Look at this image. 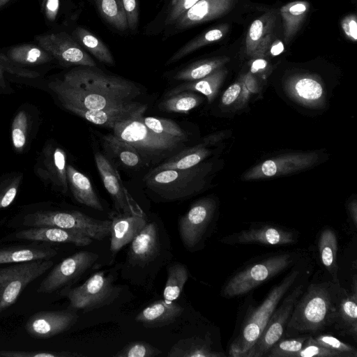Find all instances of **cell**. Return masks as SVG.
<instances>
[{
    "label": "cell",
    "mask_w": 357,
    "mask_h": 357,
    "mask_svg": "<svg viewBox=\"0 0 357 357\" xmlns=\"http://www.w3.org/2000/svg\"><path fill=\"white\" fill-rule=\"evenodd\" d=\"M50 87L62 105L85 109L117 107L134 102L141 94L132 82L85 66L73 69Z\"/></svg>",
    "instance_id": "1"
},
{
    "label": "cell",
    "mask_w": 357,
    "mask_h": 357,
    "mask_svg": "<svg viewBox=\"0 0 357 357\" xmlns=\"http://www.w3.org/2000/svg\"><path fill=\"white\" fill-rule=\"evenodd\" d=\"M341 287L331 280L310 284L294 307L284 336L313 335L332 326Z\"/></svg>",
    "instance_id": "2"
},
{
    "label": "cell",
    "mask_w": 357,
    "mask_h": 357,
    "mask_svg": "<svg viewBox=\"0 0 357 357\" xmlns=\"http://www.w3.org/2000/svg\"><path fill=\"white\" fill-rule=\"evenodd\" d=\"M305 272L302 261L291 268L286 276L271 289L259 305L247 311L227 346L229 356H244L262 333L281 300L301 280Z\"/></svg>",
    "instance_id": "3"
},
{
    "label": "cell",
    "mask_w": 357,
    "mask_h": 357,
    "mask_svg": "<svg viewBox=\"0 0 357 357\" xmlns=\"http://www.w3.org/2000/svg\"><path fill=\"white\" fill-rule=\"evenodd\" d=\"M301 250L263 255L241 267L223 284L220 294L227 298L243 296L303 261Z\"/></svg>",
    "instance_id": "4"
},
{
    "label": "cell",
    "mask_w": 357,
    "mask_h": 357,
    "mask_svg": "<svg viewBox=\"0 0 357 357\" xmlns=\"http://www.w3.org/2000/svg\"><path fill=\"white\" fill-rule=\"evenodd\" d=\"M142 116L119 122L112 130L136 149L144 165L160 163L183 149L187 141L155 132L144 123Z\"/></svg>",
    "instance_id": "5"
},
{
    "label": "cell",
    "mask_w": 357,
    "mask_h": 357,
    "mask_svg": "<svg viewBox=\"0 0 357 357\" xmlns=\"http://www.w3.org/2000/svg\"><path fill=\"white\" fill-rule=\"evenodd\" d=\"M211 167L199 163L185 169L151 170L144 178L146 188L165 201H180L199 193Z\"/></svg>",
    "instance_id": "6"
},
{
    "label": "cell",
    "mask_w": 357,
    "mask_h": 357,
    "mask_svg": "<svg viewBox=\"0 0 357 357\" xmlns=\"http://www.w3.org/2000/svg\"><path fill=\"white\" fill-rule=\"evenodd\" d=\"M24 225L53 226L70 230L102 241L111 230V220H100L77 211H40L27 215Z\"/></svg>",
    "instance_id": "7"
},
{
    "label": "cell",
    "mask_w": 357,
    "mask_h": 357,
    "mask_svg": "<svg viewBox=\"0 0 357 357\" xmlns=\"http://www.w3.org/2000/svg\"><path fill=\"white\" fill-rule=\"evenodd\" d=\"M53 264L50 259H43L0 268V312L13 305L26 287Z\"/></svg>",
    "instance_id": "8"
},
{
    "label": "cell",
    "mask_w": 357,
    "mask_h": 357,
    "mask_svg": "<svg viewBox=\"0 0 357 357\" xmlns=\"http://www.w3.org/2000/svg\"><path fill=\"white\" fill-rule=\"evenodd\" d=\"M305 288V283L302 280L287 293L274 310L259 337L243 357H263L276 342L284 337L294 307Z\"/></svg>",
    "instance_id": "9"
},
{
    "label": "cell",
    "mask_w": 357,
    "mask_h": 357,
    "mask_svg": "<svg viewBox=\"0 0 357 357\" xmlns=\"http://www.w3.org/2000/svg\"><path fill=\"white\" fill-rule=\"evenodd\" d=\"M120 291L113 284L110 277L100 271L92 275L81 285L64 289L63 295L68 298L71 309L88 312L110 303L118 296Z\"/></svg>",
    "instance_id": "10"
},
{
    "label": "cell",
    "mask_w": 357,
    "mask_h": 357,
    "mask_svg": "<svg viewBox=\"0 0 357 357\" xmlns=\"http://www.w3.org/2000/svg\"><path fill=\"white\" fill-rule=\"evenodd\" d=\"M214 199L204 197L194 202L178 220V231L184 245L194 249L204 243L212 229L216 212Z\"/></svg>",
    "instance_id": "11"
},
{
    "label": "cell",
    "mask_w": 357,
    "mask_h": 357,
    "mask_svg": "<svg viewBox=\"0 0 357 357\" xmlns=\"http://www.w3.org/2000/svg\"><path fill=\"white\" fill-rule=\"evenodd\" d=\"M298 238L299 232L296 229L273 223L257 222L247 229L222 237L220 242L231 245L284 246L298 243Z\"/></svg>",
    "instance_id": "12"
},
{
    "label": "cell",
    "mask_w": 357,
    "mask_h": 357,
    "mask_svg": "<svg viewBox=\"0 0 357 357\" xmlns=\"http://www.w3.org/2000/svg\"><path fill=\"white\" fill-rule=\"evenodd\" d=\"M98 257L96 253L89 251H79L69 256L52 269L37 292L50 294L66 287L91 268Z\"/></svg>",
    "instance_id": "13"
},
{
    "label": "cell",
    "mask_w": 357,
    "mask_h": 357,
    "mask_svg": "<svg viewBox=\"0 0 357 357\" xmlns=\"http://www.w3.org/2000/svg\"><path fill=\"white\" fill-rule=\"evenodd\" d=\"M37 40L43 50L63 65L96 67L93 59L66 33L40 36Z\"/></svg>",
    "instance_id": "14"
},
{
    "label": "cell",
    "mask_w": 357,
    "mask_h": 357,
    "mask_svg": "<svg viewBox=\"0 0 357 357\" xmlns=\"http://www.w3.org/2000/svg\"><path fill=\"white\" fill-rule=\"evenodd\" d=\"M317 160L318 155L315 153L282 155L256 165L243 178L254 180L286 175L308 168Z\"/></svg>",
    "instance_id": "15"
},
{
    "label": "cell",
    "mask_w": 357,
    "mask_h": 357,
    "mask_svg": "<svg viewBox=\"0 0 357 357\" xmlns=\"http://www.w3.org/2000/svg\"><path fill=\"white\" fill-rule=\"evenodd\" d=\"M66 166L65 151L56 144L48 142L37 160L35 172L56 190L66 194L68 189Z\"/></svg>",
    "instance_id": "16"
},
{
    "label": "cell",
    "mask_w": 357,
    "mask_h": 357,
    "mask_svg": "<svg viewBox=\"0 0 357 357\" xmlns=\"http://www.w3.org/2000/svg\"><path fill=\"white\" fill-rule=\"evenodd\" d=\"M77 319V314L70 310L40 311L29 318L25 329L33 337L47 339L69 330Z\"/></svg>",
    "instance_id": "17"
},
{
    "label": "cell",
    "mask_w": 357,
    "mask_h": 357,
    "mask_svg": "<svg viewBox=\"0 0 357 357\" xmlns=\"http://www.w3.org/2000/svg\"><path fill=\"white\" fill-rule=\"evenodd\" d=\"M63 106L93 124L111 129L119 122L143 115L147 109L146 105L137 101L105 109H85L69 105H63Z\"/></svg>",
    "instance_id": "18"
},
{
    "label": "cell",
    "mask_w": 357,
    "mask_h": 357,
    "mask_svg": "<svg viewBox=\"0 0 357 357\" xmlns=\"http://www.w3.org/2000/svg\"><path fill=\"white\" fill-rule=\"evenodd\" d=\"M94 160L103 185L112 197L119 213H132L142 212L130 205L118 172L110 160L99 151L94 153Z\"/></svg>",
    "instance_id": "19"
},
{
    "label": "cell",
    "mask_w": 357,
    "mask_h": 357,
    "mask_svg": "<svg viewBox=\"0 0 357 357\" xmlns=\"http://www.w3.org/2000/svg\"><path fill=\"white\" fill-rule=\"evenodd\" d=\"M335 330L342 336L357 340V279L353 277L351 290L341 287L337 302L335 316L333 324Z\"/></svg>",
    "instance_id": "20"
},
{
    "label": "cell",
    "mask_w": 357,
    "mask_h": 357,
    "mask_svg": "<svg viewBox=\"0 0 357 357\" xmlns=\"http://www.w3.org/2000/svg\"><path fill=\"white\" fill-rule=\"evenodd\" d=\"M110 250L116 253L141 231L147 223L142 212L121 213L111 216Z\"/></svg>",
    "instance_id": "21"
},
{
    "label": "cell",
    "mask_w": 357,
    "mask_h": 357,
    "mask_svg": "<svg viewBox=\"0 0 357 357\" xmlns=\"http://www.w3.org/2000/svg\"><path fill=\"white\" fill-rule=\"evenodd\" d=\"M20 240L59 243H73L77 246L89 245L91 238L79 233L53 226L33 227L20 230L14 234Z\"/></svg>",
    "instance_id": "22"
},
{
    "label": "cell",
    "mask_w": 357,
    "mask_h": 357,
    "mask_svg": "<svg viewBox=\"0 0 357 357\" xmlns=\"http://www.w3.org/2000/svg\"><path fill=\"white\" fill-rule=\"evenodd\" d=\"M236 0H199L176 21V27L185 29L218 18L228 13Z\"/></svg>",
    "instance_id": "23"
},
{
    "label": "cell",
    "mask_w": 357,
    "mask_h": 357,
    "mask_svg": "<svg viewBox=\"0 0 357 357\" xmlns=\"http://www.w3.org/2000/svg\"><path fill=\"white\" fill-rule=\"evenodd\" d=\"M275 20V15L268 13L252 22L245 38V52L248 55L253 57L264 56L271 44Z\"/></svg>",
    "instance_id": "24"
},
{
    "label": "cell",
    "mask_w": 357,
    "mask_h": 357,
    "mask_svg": "<svg viewBox=\"0 0 357 357\" xmlns=\"http://www.w3.org/2000/svg\"><path fill=\"white\" fill-rule=\"evenodd\" d=\"M183 312V307L178 303L159 300L144 308L135 317V321L147 328L161 327L175 321Z\"/></svg>",
    "instance_id": "25"
},
{
    "label": "cell",
    "mask_w": 357,
    "mask_h": 357,
    "mask_svg": "<svg viewBox=\"0 0 357 357\" xmlns=\"http://www.w3.org/2000/svg\"><path fill=\"white\" fill-rule=\"evenodd\" d=\"M319 262L331 278V281L340 284L338 280L337 251L338 241L335 230L328 226L321 229L317 239Z\"/></svg>",
    "instance_id": "26"
},
{
    "label": "cell",
    "mask_w": 357,
    "mask_h": 357,
    "mask_svg": "<svg viewBox=\"0 0 357 357\" xmlns=\"http://www.w3.org/2000/svg\"><path fill=\"white\" fill-rule=\"evenodd\" d=\"M130 243L128 253L132 261L142 264L152 261L159 252L156 225L147 222Z\"/></svg>",
    "instance_id": "27"
},
{
    "label": "cell",
    "mask_w": 357,
    "mask_h": 357,
    "mask_svg": "<svg viewBox=\"0 0 357 357\" xmlns=\"http://www.w3.org/2000/svg\"><path fill=\"white\" fill-rule=\"evenodd\" d=\"M68 187L79 204L102 211L104 208L89 178L70 165L66 166Z\"/></svg>",
    "instance_id": "28"
},
{
    "label": "cell",
    "mask_w": 357,
    "mask_h": 357,
    "mask_svg": "<svg viewBox=\"0 0 357 357\" xmlns=\"http://www.w3.org/2000/svg\"><path fill=\"white\" fill-rule=\"evenodd\" d=\"M100 139L105 152L119 165L127 168H138L144 165L136 149L113 133L103 135Z\"/></svg>",
    "instance_id": "29"
},
{
    "label": "cell",
    "mask_w": 357,
    "mask_h": 357,
    "mask_svg": "<svg viewBox=\"0 0 357 357\" xmlns=\"http://www.w3.org/2000/svg\"><path fill=\"white\" fill-rule=\"evenodd\" d=\"M210 335L193 336L179 340L171 348L168 357H225L222 351L213 349Z\"/></svg>",
    "instance_id": "30"
},
{
    "label": "cell",
    "mask_w": 357,
    "mask_h": 357,
    "mask_svg": "<svg viewBox=\"0 0 357 357\" xmlns=\"http://www.w3.org/2000/svg\"><path fill=\"white\" fill-rule=\"evenodd\" d=\"M56 254L57 251L55 249L40 245L4 248L0 249V264L50 259Z\"/></svg>",
    "instance_id": "31"
},
{
    "label": "cell",
    "mask_w": 357,
    "mask_h": 357,
    "mask_svg": "<svg viewBox=\"0 0 357 357\" xmlns=\"http://www.w3.org/2000/svg\"><path fill=\"white\" fill-rule=\"evenodd\" d=\"M226 75V70L218 69L208 76L190 82H185L167 92L165 97H169L183 91L199 92L204 95L208 102L215 98L218 90Z\"/></svg>",
    "instance_id": "32"
},
{
    "label": "cell",
    "mask_w": 357,
    "mask_h": 357,
    "mask_svg": "<svg viewBox=\"0 0 357 357\" xmlns=\"http://www.w3.org/2000/svg\"><path fill=\"white\" fill-rule=\"evenodd\" d=\"M209 154L210 151L203 144L183 149L151 170L188 169L201 163Z\"/></svg>",
    "instance_id": "33"
},
{
    "label": "cell",
    "mask_w": 357,
    "mask_h": 357,
    "mask_svg": "<svg viewBox=\"0 0 357 357\" xmlns=\"http://www.w3.org/2000/svg\"><path fill=\"white\" fill-rule=\"evenodd\" d=\"M309 8L308 2L295 1L280 8V15L283 20L284 36L287 43L298 31L308 13Z\"/></svg>",
    "instance_id": "34"
},
{
    "label": "cell",
    "mask_w": 357,
    "mask_h": 357,
    "mask_svg": "<svg viewBox=\"0 0 357 357\" xmlns=\"http://www.w3.org/2000/svg\"><path fill=\"white\" fill-rule=\"evenodd\" d=\"M229 60L227 57H221L195 62L178 71L174 79L176 81L190 82L204 78L221 68Z\"/></svg>",
    "instance_id": "35"
},
{
    "label": "cell",
    "mask_w": 357,
    "mask_h": 357,
    "mask_svg": "<svg viewBox=\"0 0 357 357\" xmlns=\"http://www.w3.org/2000/svg\"><path fill=\"white\" fill-rule=\"evenodd\" d=\"M229 26L227 24L220 25L193 38L176 52L167 61V65L177 62L197 49L220 40L226 35Z\"/></svg>",
    "instance_id": "36"
},
{
    "label": "cell",
    "mask_w": 357,
    "mask_h": 357,
    "mask_svg": "<svg viewBox=\"0 0 357 357\" xmlns=\"http://www.w3.org/2000/svg\"><path fill=\"white\" fill-rule=\"evenodd\" d=\"M290 89L293 96L306 104L316 103L323 96L321 84L311 76H301L294 79Z\"/></svg>",
    "instance_id": "37"
},
{
    "label": "cell",
    "mask_w": 357,
    "mask_h": 357,
    "mask_svg": "<svg viewBox=\"0 0 357 357\" xmlns=\"http://www.w3.org/2000/svg\"><path fill=\"white\" fill-rule=\"evenodd\" d=\"M73 34L78 43L98 61L107 65L114 64V60L109 50L93 33L84 28L77 27Z\"/></svg>",
    "instance_id": "38"
},
{
    "label": "cell",
    "mask_w": 357,
    "mask_h": 357,
    "mask_svg": "<svg viewBox=\"0 0 357 357\" xmlns=\"http://www.w3.org/2000/svg\"><path fill=\"white\" fill-rule=\"evenodd\" d=\"M8 57L14 63L24 65H38L53 59V56L42 47L30 44L10 49L8 52Z\"/></svg>",
    "instance_id": "39"
},
{
    "label": "cell",
    "mask_w": 357,
    "mask_h": 357,
    "mask_svg": "<svg viewBox=\"0 0 357 357\" xmlns=\"http://www.w3.org/2000/svg\"><path fill=\"white\" fill-rule=\"evenodd\" d=\"M202 101L201 97L192 91H183L172 96L165 97L158 105L161 111L187 114L197 107Z\"/></svg>",
    "instance_id": "40"
},
{
    "label": "cell",
    "mask_w": 357,
    "mask_h": 357,
    "mask_svg": "<svg viewBox=\"0 0 357 357\" xmlns=\"http://www.w3.org/2000/svg\"><path fill=\"white\" fill-rule=\"evenodd\" d=\"M188 277V270L183 264H175L167 268V279L163 291L166 302L169 303L178 298Z\"/></svg>",
    "instance_id": "41"
},
{
    "label": "cell",
    "mask_w": 357,
    "mask_h": 357,
    "mask_svg": "<svg viewBox=\"0 0 357 357\" xmlns=\"http://www.w3.org/2000/svg\"><path fill=\"white\" fill-rule=\"evenodd\" d=\"M100 15L113 27L125 31L128 28L121 0H94Z\"/></svg>",
    "instance_id": "42"
},
{
    "label": "cell",
    "mask_w": 357,
    "mask_h": 357,
    "mask_svg": "<svg viewBox=\"0 0 357 357\" xmlns=\"http://www.w3.org/2000/svg\"><path fill=\"white\" fill-rule=\"evenodd\" d=\"M310 335L282 337L267 351L265 357H293L307 342Z\"/></svg>",
    "instance_id": "43"
},
{
    "label": "cell",
    "mask_w": 357,
    "mask_h": 357,
    "mask_svg": "<svg viewBox=\"0 0 357 357\" xmlns=\"http://www.w3.org/2000/svg\"><path fill=\"white\" fill-rule=\"evenodd\" d=\"M142 119L144 123L155 132L177 137L187 142L188 140L187 132L172 119L151 116H142Z\"/></svg>",
    "instance_id": "44"
},
{
    "label": "cell",
    "mask_w": 357,
    "mask_h": 357,
    "mask_svg": "<svg viewBox=\"0 0 357 357\" xmlns=\"http://www.w3.org/2000/svg\"><path fill=\"white\" fill-rule=\"evenodd\" d=\"M313 340L322 347L331 350L337 357H357V349L331 334L312 335Z\"/></svg>",
    "instance_id": "45"
},
{
    "label": "cell",
    "mask_w": 357,
    "mask_h": 357,
    "mask_svg": "<svg viewBox=\"0 0 357 357\" xmlns=\"http://www.w3.org/2000/svg\"><path fill=\"white\" fill-rule=\"evenodd\" d=\"M162 351L151 344L141 340L127 344L114 356L115 357H154Z\"/></svg>",
    "instance_id": "46"
},
{
    "label": "cell",
    "mask_w": 357,
    "mask_h": 357,
    "mask_svg": "<svg viewBox=\"0 0 357 357\" xmlns=\"http://www.w3.org/2000/svg\"><path fill=\"white\" fill-rule=\"evenodd\" d=\"M28 118L24 111L15 116L12 124V142L15 149L21 151L26 143Z\"/></svg>",
    "instance_id": "47"
},
{
    "label": "cell",
    "mask_w": 357,
    "mask_h": 357,
    "mask_svg": "<svg viewBox=\"0 0 357 357\" xmlns=\"http://www.w3.org/2000/svg\"><path fill=\"white\" fill-rule=\"evenodd\" d=\"M22 176L10 177L0 183V210L9 206L15 200Z\"/></svg>",
    "instance_id": "48"
},
{
    "label": "cell",
    "mask_w": 357,
    "mask_h": 357,
    "mask_svg": "<svg viewBox=\"0 0 357 357\" xmlns=\"http://www.w3.org/2000/svg\"><path fill=\"white\" fill-rule=\"evenodd\" d=\"M337 357L336 354L331 350L322 347L316 342L312 335L305 342L304 347L296 353L293 357Z\"/></svg>",
    "instance_id": "49"
},
{
    "label": "cell",
    "mask_w": 357,
    "mask_h": 357,
    "mask_svg": "<svg viewBox=\"0 0 357 357\" xmlns=\"http://www.w3.org/2000/svg\"><path fill=\"white\" fill-rule=\"evenodd\" d=\"M82 354L68 351L55 352L47 351H1L0 357H77Z\"/></svg>",
    "instance_id": "50"
},
{
    "label": "cell",
    "mask_w": 357,
    "mask_h": 357,
    "mask_svg": "<svg viewBox=\"0 0 357 357\" xmlns=\"http://www.w3.org/2000/svg\"><path fill=\"white\" fill-rule=\"evenodd\" d=\"M199 0H172L169 6L166 25H170L176 21L190 8H192Z\"/></svg>",
    "instance_id": "51"
},
{
    "label": "cell",
    "mask_w": 357,
    "mask_h": 357,
    "mask_svg": "<svg viewBox=\"0 0 357 357\" xmlns=\"http://www.w3.org/2000/svg\"><path fill=\"white\" fill-rule=\"evenodd\" d=\"M128 28L135 30L138 24V7L136 0H121Z\"/></svg>",
    "instance_id": "52"
},
{
    "label": "cell",
    "mask_w": 357,
    "mask_h": 357,
    "mask_svg": "<svg viewBox=\"0 0 357 357\" xmlns=\"http://www.w3.org/2000/svg\"><path fill=\"white\" fill-rule=\"evenodd\" d=\"M342 28L348 38L352 41L357 40V22L354 15L347 16L342 21Z\"/></svg>",
    "instance_id": "53"
},
{
    "label": "cell",
    "mask_w": 357,
    "mask_h": 357,
    "mask_svg": "<svg viewBox=\"0 0 357 357\" xmlns=\"http://www.w3.org/2000/svg\"><path fill=\"white\" fill-rule=\"evenodd\" d=\"M243 85L240 82H236L231 85L225 91L222 96V103L224 105H229L234 102L238 98L242 91Z\"/></svg>",
    "instance_id": "54"
},
{
    "label": "cell",
    "mask_w": 357,
    "mask_h": 357,
    "mask_svg": "<svg viewBox=\"0 0 357 357\" xmlns=\"http://www.w3.org/2000/svg\"><path fill=\"white\" fill-rule=\"evenodd\" d=\"M59 8V0H45V10L47 18L53 21L55 20Z\"/></svg>",
    "instance_id": "55"
},
{
    "label": "cell",
    "mask_w": 357,
    "mask_h": 357,
    "mask_svg": "<svg viewBox=\"0 0 357 357\" xmlns=\"http://www.w3.org/2000/svg\"><path fill=\"white\" fill-rule=\"evenodd\" d=\"M348 215L349 229L351 231L356 232L357 229V205L356 201H352L348 206Z\"/></svg>",
    "instance_id": "56"
},
{
    "label": "cell",
    "mask_w": 357,
    "mask_h": 357,
    "mask_svg": "<svg viewBox=\"0 0 357 357\" xmlns=\"http://www.w3.org/2000/svg\"><path fill=\"white\" fill-rule=\"evenodd\" d=\"M267 65L268 63L264 59L257 57V59H255L251 64L250 72L252 73H256L261 71L267 67Z\"/></svg>",
    "instance_id": "57"
},
{
    "label": "cell",
    "mask_w": 357,
    "mask_h": 357,
    "mask_svg": "<svg viewBox=\"0 0 357 357\" xmlns=\"http://www.w3.org/2000/svg\"><path fill=\"white\" fill-rule=\"evenodd\" d=\"M268 49L272 56H278L284 51V45L280 40H275L270 44Z\"/></svg>",
    "instance_id": "58"
},
{
    "label": "cell",
    "mask_w": 357,
    "mask_h": 357,
    "mask_svg": "<svg viewBox=\"0 0 357 357\" xmlns=\"http://www.w3.org/2000/svg\"><path fill=\"white\" fill-rule=\"evenodd\" d=\"M9 0H0V8L6 3Z\"/></svg>",
    "instance_id": "59"
}]
</instances>
